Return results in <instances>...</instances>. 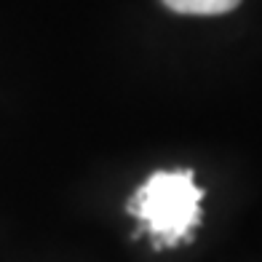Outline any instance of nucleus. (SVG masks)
I'll return each mask as SVG.
<instances>
[{
  "mask_svg": "<svg viewBox=\"0 0 262 262\" xmlns=\"http://www.w3.org/2000/svg\"><path fill=\"white\" fill-rule=\"evenodd\" d=\"M201 198L204 190L195 185L190 169L156 171L137 190L128 209L142 222L152 244L163 249L193 238L201 222Z\"/></svg>",
  "mask_w": 262,
  "mask_h": 262,
  "instance_id": "obj_1",
  "label": "nucleus"
},
{
  "mask_svg": "<svg viewBox=\"0 0 262 262\" xmlns=\"http://www.w3.org/2000/svg\"><path fill=\"white\" fill-rule=\"evenodd\" d=\"M241 0H163L166 8L174 14H187V16H220L233 11Z\"/></svg>",
  "mask_w": 262,
  "mask_h": 262,
  "instance_id": "obj_2",
  "label": "nucleus"
}]
</instances>
